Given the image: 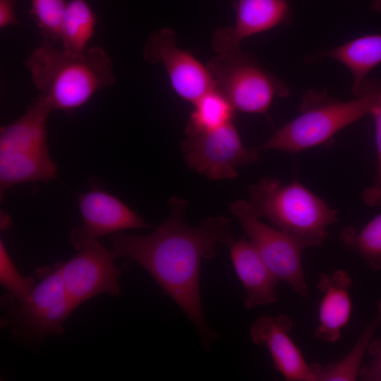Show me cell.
Instances as JSON below:
<instances>
[{
	"mask_svg": "<svg viewBox=\"0 0 381 381\" xmlns=\"http://www.w3.org/2000/svg\"><path fill=\"white\" fill-rule=\"evenodd\" d=\"M291 319L285 315L261 316L250 329L251 341L266 347L274 368L287 381H316L315 363L309 364L289 336Z\"/></svg>",
	"mask_w": 381,
	"mask_h": 381,
	"instance_id": "5bb4252c",
	"label": "cell"
},
{
	"mask_svg": "<svg viewBox=\"0 0 381 381\" xmlns=\"http://www.w3.org/2000/svg\"><path fill=\"white\" fill-rule=\"evenodd\" d=\"M380 325L381 300L377 304L374 318L363 329L355 345L341 361L326 366L315 363L316 381L356 380L365 353L375 331Z\"/></svg>",
	"mask_w": 381,
	"mask_h": 381,
	"instance_id": "d6986e66",
	"label": "cell"
},
{
	"mask_svg": "<svg viewBox=\"0 0 381 381\" xmlns=\"http://www.w3.org/2000/svg\"><path fill=\"white\" fill-rule=\"evenodd\" d=\"M0 282L12 297L20 300L35 286L32 277L23 276L10 258L2 240L0 241Z\"/></svg>",
	"mask_w": 381,
	"mask_h": 381,
	"instance_id": "603a6c76",
	"label": "cell"
},
{
	"mask_svg": "<svg viewBox=\"0 0 381 381\" xmlns=\"http://www.w3.org/2000/svg\"><path fill=\"white\" fill-rule=\"evenodd\" d=\"M236 273L246 291L244 306L251 309L277 301L279 278L263 261L250 241H234L229 246Z\"/></svg>",
	"mask_w": 381,
	"mask_h": 381,
	"instance_id": "2e32d148",
	"label": "cell"
},
{
	"mask_svg": "<svg viewBox=\"0 0 381 381\" xmlns=\"http://www.w3.org/2000/svg\"><path fill=\"white\" fill-rule=\"evenodd\" d=\"M171 214L156 230L145 236L115 233L111 236L115 258H126L145 269L183 311L208 349L218 337L205 319L199 285L202 259L210 260L219 243L229 246L234 241L228 230L229 219L212 217L198 227L183 221L188 202L173 197Z\"/></svg>",
	"mask_w": 381,
	"mask_h": 381,
	"instance_id": "6da1fadb",
	"label": "cell"
},
{
	"mask_svg": "<svg viewBox=\"0 0 381 381\" xmlns=\"http://www.w3.org/2000/svg\"><path fill=\"white\" fill-rule=\"evenodd\" d=\"M371 7L374 11L381 13V0H372Z\"/></svg>",
	"mask_w": 381,
	"mask_h": 381,
	"instance_id": "4316f807",
	"label": "cell"
},
{
	"mask_svg": "<svg viewBox=\"0 0 381 381\" xmlns=\"http://www.w3.org/2000/svg\"><path fill=\"white\" fill-rule=\"evenodd\" d=\"M367 352L370 359L361 365L358 377L365 381H381V338L372 339Z\"/></svg>",
	"mask_w": 381,
	"mask_h": 381,
	"instance_id": "d4e9b609",
	"label": "cell"
},
{
	"mask_svg": "<svg viewBox=\"0 0 381 381\" xmlns=\"http://www.w3.org/2000/svg\"><path fill=\"white\" fill-rule=\"evenodd\" d=\"M16 0H0V28L17 25L18 21L15 13Z\"/></svg>",
	"mask_w": 381,
	"mask_h": 381,
	"instance_id": "484cf974",
	"label": "cell"
},
{
	"mask_svg": "<svg viewBox=\"0 0 381 381\" xmlns=\"http://www.w3.org/2000/svg\"><path fill=\"white\" fill-rule=\"evenodd\" d=\"M177 35L171 28L154 31L146 40L143 54L150 64H161L166 70L174 92L183 99L193 104L214 88L206 66L188 50L176 46Z\"/></svg>",
	"mask_w": 381,
	"mask_h": 381,
	"instance_id": "8fae6325",
	"label": "cell"
},
{
	"mask_svg": "<svg viewBox=\"0 0 381 381\" xmlns=\"http://www.w3.org/2000/svg\"><path fill=\"white\" fill-rule=\"evenodd\" d=\"M25 66L39 97L53 110L71 111L86 103L95 92L112 86L113 62L101 47L73 54L44 40L27 58Z\"/></svg>",
	"mask_w": 381,
	"mask_h": 381,
	"instance_id": "7a4b0ae2",
	"label": "cell"
},
{
	"mask_svg": "<svg viewBox=\"0 0 381 381\" xmlns=\"http://www.w3.org/2000/svg\"><path fill=\"white\" fill-rule=\"evenodd\" d=\"M230 210L272 272L280 281L288 284L296 294L306 297L307 284L302 265L306 245L291 235L260 222L245 200L233 202Z\"/></svg>",
	"mask_w": 381,
	"mask_h": 381,
	"instance_id": "ba28073f",
	"label": "cell"
},
{
	"mask_svg": "<svg viewBox=\"0 0 381 381\" xmlns=\"http://www.w3.org/2000/svg\"><path fill=\"white\" fill-rule=\"evenodd\" d=\"M248 202L254 215L268 219L307 248L322 246L327 227L338 220L337 210L297 181L284 184L263 178L249 187Z\"/></svg>",
	"mask_w": 381,
	"mask_h": 381,
	"instance_id": "277c9868",
	"label": "cell"
},
{
	"mask_svg": "<svg viewBox=\"0 0 381 381\" xmlns=\"http://www.w3.org/2000/svg\"><path fill=\"white\" fill-rule=\"evenodd\" d=\"M40 282L25 298L1 297V327L14 341L38 349L49 336L64 333V323L74 310L66 294L59 262L35 271Z\"/></svg>",
	"mask_w": 381,
	"mask_h": 381,
	"instance_id": "5b68a950",
	"label": "cell"
},
{
	"mask_svg": "<svg viewBox=\"0 0 381 381\" xmlns=\"http://www.w3.org/2000/svg\"><path fill=\"white\" fill-rule=\"evenodd\" d=\"M372 115L375 119V135L377 150V167L375 180L373 186L361 193L364 202L372 207L381 205V92Z\"/></svg>",
	"mask_w": 381,
	"mask_h": 381,
	"instance_id": "cb8c5ba5",
	"label": "cell"
},
{
	"mask_svg": "<svg viewBox=\"0 0 381 381\" xmlns=\"http://www.w3.org/2000/svg\"><path fill=\"white\" fill-rule=\"evenodd\" d=\"M206 66L214 89L226 97L236 111L267 115L274 96L285 97L290 93L282 80L241 48L218 54Z\"/></svg>",
	"mask_w": 381,
	"mask_h": 381,
	"instance_id": "8992f818",
	"label": "cell"
},
{
	"mask_svg": "<svg viewBox=\"0 0 381 381\" xmlns=\"http://www.w3.org/2000/svg\"><path fill=\"white\" fill-rule=\"evenodd\" d=\"M76 250L68 260L59 262L64 287L74 310L99 294L119 295V279L122 269L115 265L112 252L97 239L85 243Z\"/></svg>",
	"mask_w": 381,
	"mask_h": 381,
	"instance_id": "30bf717a",
	"label": "cell"
},
{
	"mask_svg": "<svg viewBox=\"0 0 381 381\" xmlns=\"http://www.w3.org/2000/svg\"><path fill=\"white\" fill-rule=\"evenodd\" d=\"M381 92V80L365 79L356 98L341 102L326 93L310 90L303 98L301 114L278 128L259 150H279L292 154L330 140L338 131L372 114Z\"/></svg>",
	"mask_w": 381,
	"mask_h": 381,
	"instance_id": "3957f363",
	"label": "cell"
},
{
	"mask_svg": "<svg viewBox=\"0 0 381 381\" xmlns=\"http://www.w3.org/2000/svg\"><path fill=\"white\" fill-rule=\"evenodd\" d=\"M193 104L185 133L212 130L234 121L236 110L226 97L214 88Z\"/></svg>",
	"mask_w": 381,
	"mask_h": 381,
	"instance_id": "ffe728a7",
	"label": "cell"
},
{
	"mask_svg": "<svg viewBox=\"0 0 381 381\" xmlns=\"http://www.w3.org/2000/svg\"><path fill=\"white\" fill-rule=\"evenodd\" d=\"M181 147L188 167L211 180L231 179L236 168L256 162L259 150L243 145L234 121L219 128L186 133Z\"/></svg>",
	"mask_w": 381,
	"mask_h": 381,
	"instance_id": "9c48e42d",
	"label": "cell"
},
{
	"mask_svg": "<svg viewBox=\"0 0 381 381\" xmlns=\"http://www.w3.org/2000/svg\"><path fill=\"white\" fill-rule=\"evenodd\" d=\"M82 226L75 228L71 240L75 249L85 243L129 229L149 227L140 216L119 199L100 189L78 197Z\"/></svg>",
	"mask_w": 381,
	"mask_h": 381,
	"instance_id": "7c38bea8",
	"label": "cell"
},
{
	"mask_svg": "<svg viewBox=\"0 0 381 381\" xmlns=\"http://www.w3.org/2000/svg\"><path fill=\"white\" fill-rule=\"evenodd\" d=\"M66 4L64 0H31L30 13L44 40L59 41L61 23Z\"/></svg>",
	"mask_w": 381,
	"mask_h": 381,
	"instance_id": "7402d4cb",
	"label": "cell"
},
{
	"mask_svg": "<svg viewBox=\"0 0 381 381\" xmlns=\"http://www.w3.org/2000/svg\"><path fill=\"white\" fill-rule=\"evenodd\" d=\"M96 18L85 0H71L62 18L59 41L66 52L80 54L87 49V44L94 35Z\"/></svg>",
	"mask_w": 381,
	"mask_h": 381,
	"instance_id": "ac0fdd59",
	"label": "cell"
},
{
	"mask_svg": "<svg viewBox=\"0 0 381 381\" xmlns=\"http://www.w3.org/2000/svg\"><path fill=\"white\" fill-rule=\"evenodd\" d=\"M339 241L344 248L358 254L370 269H381V213L358 231L345 227Z\"/></svg>",
	"mask_w": 381,
	"mask_h": 381,
	"instance_id": "44dd1931",
	"label": "cell"
},
{
	"mask_svg": "<svg viewBox=\"0 0 381 381\" xmlns=\"http://www.w3.org/2000/svg\"><path fill=\"white\" fill-rule=\"evenodd\" d=\"M319 57L332 58L344 64L352 73V94L358 95L365 76L381 63V34L356 38L341 46L324 51Z\"/></svg>",
	"mask_w": 381,
	"mask_h": 381,
	"instance_id": "e0dca14e",
	"label": "cell"
},
{
	"mask_svg": "<svg viewBox=\"0 0 381 381\" xmlns=\"http://www.w3.org/2000/svg\"><path fill=\"white\" fill-rule=\"evenodd\" d=\"M53 111L38 97L25 113L1 128L0 164L12 177L25 181L49 176L55 169L48 148L46 122Z\"/></svg>",
	"mask_w": 381,
	"mask_h": 381,
	"instance_id": "52a82bcc",
	"label": "cell"
},
{
	"mask_svg": "<svg viewBox=\"0 0 381 381\" xmlns=\"http://www.w3.org/2000/svg\"><path fill=\"white\" fill-rule=\"evenodd\" d=\"M352 282V277L344 270L320 275L317 286L322 296L318 309V325L314 332L316 339L334 343L340 339L341 329L351 318Z\"/></svg>",
	"mask_w": 381,
	"mask_h": 381,
	"instance_id": "9a60e30c",
	"label": "cell"
},
{
	"mask_svg": "<svg viewBox=\"0 0 381 381\" xmlns=\"http://www.w3.org/2000/svg\"><path fill=\"white\" fill-rule=\"evenodd\" d=\"M235 12L233 25L217 28L212 37V46L218 54L241 48L246 37L282 25L291 19L287 0H231Z\"/></svg>",
	"mask_w": 381,
	"mask_h": 381,
	"instance_id": "4fadbf2b",
	"label": "cell"
}]
</instances>
